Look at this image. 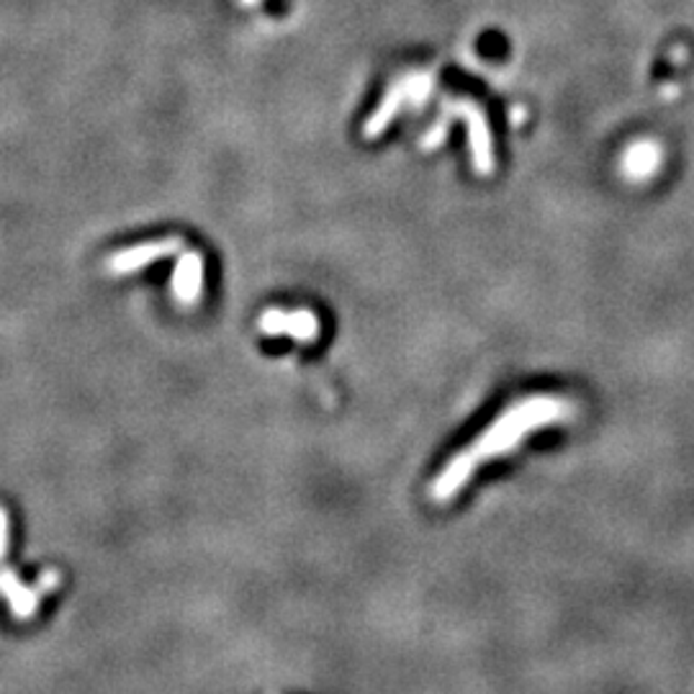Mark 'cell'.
I'll return each mask as SVG.
<instances>
[{
  "label": "cell",
  "instance_id": "6da1fadb",
  "mask_svg": "<svg viewBox=\"0 0 694 694\" xmlns=\"http://www.w3.org/2000/svg\"><path fill=\"white\" fill-rule=\"evenodd\" d=\"M574 404L556 397H530L517 401L505 414H499V420L487 432L479 434V440L468 448V456L473 458L476 466H479V461H487V458L505 456L520 446V440L528 432L564 422L568 417H574Z\"/></svg>",
  "mask_w": 694,
  "mask_h": 694
},
{
  "label": "cell",
  "instance_id": "7a4b0ae2",
  "mask_svg": "<svg viewBox=\"0 0 694 694\" xmlns=\"http://www.w3.org/2000/svg\"><path fill=\"white\" fill-rule=\"evenodd\" d=\"M430 88H432L430 75H412V78H401L399 82H394V88L383 96L379 108L371 114V119L363 124V137L365 139L381 137L389 124L397 119L401 106L409 104V100H422L424 96H430Z\"/></svg>",
  "mask_w": 694,
  "mask_h": 694
},
{
  "label": "cell",
  "instance_id": "3957f363",
  "mask_svg": "<svg viewBox=\"0 0 694 694\" xmlns=\"http://www.w3.org/2000/svg\"><path fill=\"white\" fill-rule=\"evenodd\" d=\"M448 108L466 121L473 167L481 175H489L491 170H495V147H491V131H489L487 116H483L479 106L468 104V100H453Z\"/></svg>",
  "mask_w": 694,
  "mask_h": 694
},
{
  "label": "cell",
  "instance_id": "277c9868",
  "mask_svg": "<svg viewBox=\"0 0 694 694\" xmlns=\"http://www.w3.org/2000/svg\"><path fill=\"white\" fill-rule=\"evenodd\" d=\"M180 250H183L180 237L139 242V245L119 250V253H114L111 257H108V271L116 275H127L134 271H141V267L153 265L157 261H165V257L178 255Z\"/></svg>",
  "mask_w": 694,
  "mask_h": 694
},
{
  "label": "cell",
  "instance_id": "5b68a950",
  "mask_svg": "<svg viewBox=\"0 0 694 694\" xmlns=\"http://www.w3.org/2000/svg\"><path fill=\"white\" fill-rule=\"evenodd\" d=\"M261 330L271 338L278 334H289L296 342H314L320 334V320L309 309H294V312H283V309H267L261 316Z\"/></svg>",
  "mask_w": 694,
  "mask_h": 694
},
{
  "label": "cell",
  "instance_id": "8992f818",
  "mask_svg": "<svg viewBox=\"0 0 694 694\" xmlns=\"http://www.w3.org/2000/svg\"><path fill=\"white\" fill-rule=\"evenodd\" d=\"M201 291H204V255L183 253L173 271V294L183 306L196 304Z\"/></svg>",
  "mask_w": 694,
  "mask_h": 694
},
{
  "label": "cell",
  "instance_id": "52a82bcc",
  "mask_svg": "<svg viewBox=\"0 0 694 694\" xmlns=\"http://www.w3.org/2000/svg\"><path fill=\"white\" fill-rule=\"evenodd\" d=\"M473 471H476V461L471 456H468V450H461V453H458L453 461L442 468V473L438 476V479H434L432 497L438 501L453 499L458 491L466 487V481L471 479Z\"/></svg>",
  "mask_w": 694,
  "mask_h": 694
},
{
  "label": "cell",
  "instance_id": "ba28073f",
  "mask_svg": "<svg viewBox=\"0 0 694 694\" xmlns=\"http://www.w3.org/2000/svg\"><path fill=\"white\" fill-rule=\"evenodd\" d=\"M0 592L11 602V613L19 617V620H29L39 613V599H41V589H31L23 587L19 576L13 571L3 568L0 571Z\"/></svg>",
  "mask_w": 694,
  "mask_h": 694
},
{
  "label": "cell",
  "instance_id": "9c48e42d",
  "mask_svg": "<svg viewBox=\"0 0 694 694\" xmlns=\"http://www.w3.org/2000/svg\"><path fill=\"white\" fill-rule=\"evenodd\" d=\"M658 163H662V147H658L656 141H648V139H643V141H638V145H633L623 157L625 175H628V178H635V180H643V178H648L651 173H656Z\"/></svg>",
  "mask_w": 694,
  "mask_h": 694
},
{
  "label": "cell",
  "instance_id": "30bf717a",
  "mask_svg": "<svg viewBox=\"0 0 694 694\" xmlns=\"http://www.w3.org/2000/svg\"><path fill=\"white\" fill-rule=\"evenodd\" d=\"M37 587L41 592H55L57 587H60V574H57V571H45V574H41V579H39Z\"/></svg>",
  "mask_w": 694,
  "mask_h": 694
},
{
  "label": "cell",
  "instance_id": "8fae6325",
  "mask_svg": "<svg viewBox=\"0 0 694 694\" xmlns=\"http://www.w3.org/2000/svg\"><path fill=\"white\" fill-rule=\"evenodd\" d=\"M6 550H8V515L6 509L0 507V558L6 556Z\"/></svg>",
  "mask_w": 694,
  "mask_h": 694
},
{
  "label": "cell",
  "instance_id": "7c38bea8",
  "mask_svg": "<svg viewBox=\"0 0 694 694\" xmlns=\"http://www.w3.org/2000/svg\"><path fill=\"white\" fill-rule=\"evenodd\" d=\"M245 3H250V6H253V3H257V0H245Z\"/></svg>",
  "mask_w": 694,
  "mask_h": 694
}]
</instances>
